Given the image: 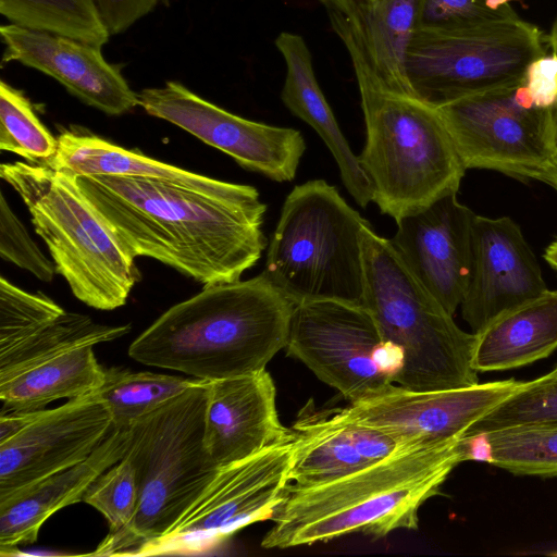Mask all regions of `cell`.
Here are the masks:
<instances>
[{
  "label": "cell",
  "instance_id": "obj_10",
  "mask_svg": "<svg viewBox=\"0 0 557 557\" xmlns=\"http://www.w3.org/2000/svg\"><path fill=\"white\" fill-rule=\"evenodd\" d=\"M436 109L466 170L540 181L557 154L550 110L535 104L524 82Z\"/></svg>",
  "mask_w": 557,
  "mask_h": 557
},
{
  "label": "cell",
  "instance_id": "obj_44",
  "mask_svg": "<svg viewBox=\"0 0 557 557\" xmlns=\"http://www.w3.org/2000/svg\"><path fill=\"white\" fill-rule=\"evenodd\" d=\"M549 110L553 125L554 143L557 152V102Z\"/></svg>",
  "mask_w": 557,
  "mask_h": 557
},
{
  "label": "cell",
  "instance_id": "obj_40",
  "mask_svg": "<svg viewBox=\"0 0 557 557\" xmlns=\"http://www.w3.org/2000/svg\"><path fill=\"white\" fill-rule=\"evenodd\" d=\"M39 410L10 411L0 416V444L24 430L37 416Z\"/></svg>",
  "mask_w": 557,
  "mask_h": 557
},
{
  "label": "cell",
  "instance_id": "obj_38",
  "mask_svg": "<svg viewBox=\"0 0 557 557\" xmlns=\"http://www.w3.org/2000/svg\"><path fill=\"white\" fill-rule=\"evenodd\" d=\"M536 106L550 109L557 102V54L545 53L532 61L524 76Z\"/></svg>",
  "mask_w": 557,
  "mask_h": 557
},
{
  "label": "cell",
  "instance_id": "obj_25",
  "mask_svg": "<svg viewBox=\"0 0 557 557\" xmlns=\"http://www.w3.org/2000/svg\"><path fill=\"white\" fill-rule=\"evenodd\" d=\"M292 429L296 435L290 470L294 487L329 483L370 465L331 410H314L311 400L301 409Z\"/></svg>",
  "mask_w": 557,
  "mask_h": 557
},
{
  "label": "cell",
  "instance_id": "obj_33",
  "mask_svg": "<svg viewBox=\"0 0 557 557\" xmlns=\"http://www.w3.org/2000/svg\"><path fill=\"white\" fill-rule=\"evenodd\" d=\"M64 309L41 292L29 293L0 278V351L7 350Z\"/></svg>",
  "mask_w": 557,
  "mask_h": 557
},
{
  "label": "cell",
  "instance_id": "obj_39",
  "mask_svg": "<svg viewBox=\"0 0 557 557\" xmlns=\"http://www.w3.org/2000/svg\"><path fill=\"white\" fill-rule=\"evenodd\" d=\"M161 0H97L111 35H119L152 12Z\"/></svg>",
  "mask_w": 557,
  "mask_h": 557
},
{
  "label": "cell",
  "instance_id": "obj_43",
  "mask_svg": "<svg viewBox=\"0 0 557 557\" xmlns=\"http://www.w3.org/2000/svg\"><path fill=\"white\" fill-rule=\"evenodd\" d=\"M546 42L550 48L552 52L557 54V20L553 24L549 34L546 36Z\"/></svg>",
  "mask_w": 557,
  "mask_h": 557
},
{
  "label": "cell",
  "instance_id": "obj_18",
  "mask_svg": "<svg viewBox=\"0 0 557 557\" xmlns=\"http://www.w3.org/2000/svg\"><path fill=\"white\" fill-rule=\"evenodd\" d=\"M0 37L3 62H17L54 78L89 107L122 115L139 106L138 92L120 67L104 59L101 47L10 23L1 25Z\"/></svg>",
  "mask_w": 557,
  "mask_h": 557
},
{
  "label": "cell",
  "instance_id": "obj_32",
  "mask_svg": "<svg viewBox=\"0 0 557 557\" xmlns=\"http://www.w3.org/2000/svg\"><path fill=\"white\" fill-rule=\"evenodd\" d=\"M517 425H557V364L542 376L522 381L507 399L465 434Z\"/></svg>",
  "mask_w": 557,
  "mask_h": 557
},
{
  "label": "cell",
  "instance_id": "obj_7",
  "mask_svg": "<svg viewBox=\"0 0 557 557\" xmlns=\"http://www.w3.org/2000/svg\"><path fill=\"white\" fill-rule=\"evenodd\" d=\"M362 305L385 342L399 355L394 383L412 391H440L479 382L471 366L474 333L453 315L416 277L389 239L362 230Z\"/></svg>",
  "mask_w": 557,
  "mask_h": 557
},
{
  "label": "cell",
  "instance_id": "obj_19",
  "mask_svg": "<svg viewBox=\"0 0 557 557\" xmlns=\"http://www.w3.org/2000/svg\"><path fill=\"white\" fill-rule=\"evenodd\" d=\"M205 446L223 467L285 437L276 409V388L267 370L206 381Z\"/></svg>",
  "mask_w": 557,
  "mask_h": 557
},
{
  "label": "cell",
  "instance_id": "obj_35",
  "mask_svg": "<svg viewBox=\"0 0 557 557\" xmlns=\"http://www.w3.org/2000/svg\"><path fill=\"white\" fill-rule=\"evenodd\" d=\"M517 17L509 4L490 10L484 0H421L419 28L461 30Z\"/></svg>",
  "mask_w": 557,
  "mask_h": 557
},
{
  "label": "cell",
  "instance_id": "obj_24",
  "mask_svg": "<svg viewBox=\"0 0 557 557\" xmlns=\"http://www.w3.org/2000/svg\"><path fill=\"white\" fill-rule=\"evenodd\" d=\"M104 372L92 345L77 347L0 383V400L8 412L40 410L96 392Z\"/></svg>",
  "mask_w": 557,
  "mask_h": 557
},
{
  "label": "cell",
  "instance_id": "obj_6",
  "mask_svg": "<svg viewBox=\"0 0 557 557\" xmlns=\"http://www.w3.org/2000/svg\"><path fill=\"white\" fill-rule=\"evenodd\" d=\"M0 176L23 200L73 295L98 310L124 306L140 280L135 257L83 194L76 175L16 161L2 163Z\"/></svg>",
  "mask_w": 557,
  "mask_h": 557
},
{
  "label": "cell",
  "instance_id": "obj_47",
  "mask_svg": "<svg viewBox=\"0 0 557 557\" xmlns=\"http://www.w3.org/2000/svg\"><path fill=\"white\" fill-rule=\"evenodd\" d=\"M368 1H377V0H368Z\"/></svg>",
  "mask_w": 557,
  "mask_h": 557
},
{
  "label": "cell",
  "instance_id": "obj_41",
  "mask_svg": "<svg viewBox=\"0 0 557 557\" xmlns=\"http://www.w3.org/2000/svg\"><path fill=\"white\" fill-rule=\"evenodd\" d=\"M540 181L545 182L557 190V156L553 159L550 164L545 169L540 177Z\"/></svg>",
  "mask_w": 557,
  "mask_h": 557
},
{
  "label": "cell",
  "instance_id": "obj_16",
  "mask_svg": "<svg viewBox=\"0 0 557 557\" xmlns=\"http://www.w3.org/2000/svg\"><path fill=\"white\" fill-rule=\"evenodd\" d=\"M449 193L396 220L392 245L416 277L454 315L468 285L475 213Z\"/></svg>",
  "mask_w": 557,
  "mask_h": 557
},
{
  "label": "cell",
  "instance_id": "obj_13",
  "mask_svg": "<svg viewBox=\"0 0 557 557\" xmlns=\"http://www.w3.org/2000/svg\"><path fill=\"white\" fill-rule=\"evenodd\" d=\"M138 99L149 115L188 132L228 154L246 170L280 183L290 182L296 176L306 143L295 128L233 114L176 81L144 88Z\"/></svg>",
  "mask_w": 557,
  "mask_h": 557
},
{
  "label": "cell",
  "instance_id": "obj_12",
  "mask_svg": "<svg viewBox=\"0 0 557 557\" xmlns=\"http://www.w3.org/2000/svg\"><path fill=\"white\" fill-rule=\"evenodd\" d=\"M296 435L220 467L197 500L144 555L197 549L250 523L271 520L290 484Z\"/></svg>",
  "mask_w": 557,
  "mask_h": 557
},
{
  "label": "cell",
  "instance_id": "obj_15",
  "mask_svg": "<svg viewBox=\"0 0 557 557\" xmlns=\"http://www.w3.org/2000/svg\"><path fill=\"white\" fill-rule=\"evenodd\" d=\"M113 429L94 392L54 409H40L20 433L0 444V498L85 460Z\"/></svg>",
  "mask_w": 557,
  "mask_h": 557
},
{
  "label": "cell",
  "instance_id": "obj_26",
  "mask_svg": "<svg viewBox=\"0 0 557 557\" xmlns=\"http://www.w3.org/2000/svg\"><path fill=\"white\" fill-rule=\"evenodd\" d=\"M421 0H354L358 25L376 73L392 88L412 94L407 57L419 28Z\"/></svg>",
  "mask_w": 557,
  "mask_h": 557
},
{
  "label": "cell",
  "instance_id": "obj_34",
  "mask_svg": "<svg viewBox=\"0 0 557 557\" xmlns=\"http://www.w3.org/2000/svg\"><path fill=\"white\" fill-rule=\"evenodd\" d=\"M83 502L104 516L109 533H115L127 525L138 504L136 474L131 461L123 457L102 473L85 493Z\"/></svg>",
  "mask_w": 557,
  "mask_h": 557
},
{
  "label": "cell",
  "instance_id": "obj_11",
  "mask_svg": "<svg viewBox=\"0 0 557 557\" xmlns=\"http://www.w3.org/2000/svg\"><path fill=\"white\" fill-rule=\"evenodd\" d=\"M285 349L349 403L394 383L399 370L398 351L363 305H296Z\"/></svg>",
  "mask_w": 557,
  "mask_h": 557
},
{
  "label": "cell",
  "instance_id": "obj_29",
  "mask_svg": "<svg viewBox=\"0 0 557 557\" xmlns=\"http://www.w3.org/2000/svg\"><path fill=\"white\" fill-rule=\"evenodd\" d=\"M199 381L113 367L106 368L103 382L96 393L110 411L113 429L124 430Z\"/></svg>",
  "mask_w": 557,
  "mask_h": 557
},
{
  "label": "cell",
  "instance_id": "obj_46",
  "mask_svg": "<svg viewBox=\"0 0 557 557\" xmlns=\"http://www.w3.org/2000/svg\"><path fill=\"white\" fill-rule=\"evenodd\" d=\"M547 555L557 556V552L548 553Z\"/></svg>",
  "mask_w": 557,
  "mask_h": 557
},
{
  "label": "cell",
  "instance_id": "obj_27",
  "mask_svg": "<svg viewBox=\"0 0 557 557\" xmlns=\"http://www.w3.org/2000/svg\"><path fill=\"white\" fill-rule=\"evenodd\" d=\"M131 325H104L90 317L63 311L7 350L0 351V383L69 350L126 335Z\"/></svg>",
  "mask_w": 557,
  "mask_h": 557
},
{
  "label": "cell",
  "instance_id": "obj_9",
  "mask_svg": "<svg viewBox=\"0 0 557 557\" xmlns=\"http://www.w3.org/2000/svg\"><path fill=\"white\" fill-rule=\"evenodd\" d=\"M545 44L546 36L520 17L461 30L419 28L408 50V83L416 97L440 108L523 83Z\"/></svg>",
  "mask_w": 557,
  "mask_h": 557
},
{
  "label": "cell",
  "instance_id": "obj_2",
  "mask_svg": "<svg viewBox=\"0 0 557 557\" xmlns=\"http://www.w3.org/2000/svg\"><path fill=\"white\" fill-rule=\"evenodd\" d=\"M463 461L468 453L461 435L405 446L329 483L289 484L261 546L289 548L349 534L381 539L401 529L417 530L422 505Z\"/></svg>",
  "mask_w": 557,
  "mask_h": 557
},
{
  "label": "cell",
  "instance_id": "obj_3",
  "mask_svg": "<svg viewBox=\"0 0 557 557\" xmlns=\"http://www.w3.org/2000/svg\"><path fill=\"white\" fill-rule=\"evenodd\" d=\"M329 17L356 74L366 124L358 159L373 202L396 221L457 193L466 168L437 109L383 82L350 10L336 9Z\"/></svg>",
  "mask_w": 557,
  "mask_h": 557
},
{
  "label": "cell",
  "instance_id": "obj_42",
  "mask_svg": "<svg viewBox=\"0 0 557 557\" xmlns=\"http://www.w3.org/2000/svg\"><path fill=\"white\" fill-rule=\"evenodd\" d=\"M545 261L557 271V240L553 242L544 252Z\"/></svg>",
  "mask_w": 557,
  "mask_h": 557
},
{
  "label": "cell",
  "instance_id": "obj_8",
  "mask_svg": "<svg viewBox=\"0 0 557 557\" xmlns=\"http://www.w3.org/2000/svg\"><path fill=\"white\" fill-rule=\"evenodd\" d=\"M369 223L324 180L296 185L270 235L261 273L295 306L362 305V230Z\"/></svg>",
  "mask_w": 557,
  "mask_h": 557
},
{
  "label": "cell",
  "instance_id": "obj_21",
  "mask_svg": "<svg viewBox=\"0 0 557 557\" xmlns=\"http://www.w3.org/2000/svg\"><path fill=\"white\" fill-rule=\"evenodd\" d=\"M57 138V154L46 166L66 170L75 175H120L157 180L222 198H242L258 193L251 185L203 176L127 150L88 131L65 128Z\"/></svg>",
  "mask_w": 557,
  "mask_h": 557
},
{
  "label": "cell",
  "instance_id": "obj_23",
  "mask_svg": "<svg viewBox=\"0 0 557 557\" xmlns=\"http://www.w3.org/2000/svg\"><path fill=\"white\" fill-rule=\"evenodd\" d=\"M557 349V290L510 308L474 332L471 366L476 372L521 368Z\"/></svg>",
  "mask_w": 557,
  "mask_h": 557
},
{
  "label": "cell",
  "instance_id": "obj_1",
  "mask_svg": "<svg viewBox=\"0 0 557 557\" xmlns=\"http://www.w3.org/2000/svg\"><path fill=\"white\" fill-rule=\"evenodd\" d=\"M76 180L135 258L158 260L203 286L240 280L268 246L259 191L222 198L149 178Z\"/></svg>",
  "mask_w": 557,
  "mask_h": 557
},
{
  "label": "cell",
  "instance_id": "obj_45",
  "mask_svg": "<svg viewBox=\"0 0 557 557\" xmlns=\"http://www.w3.org/2000/svg\"><path fill=\"white\" fill-rule=\"evenodd\" d=\"M510 1H521V0H484L485 7L490 10H498L502 7L508 4Z\"/></svg>",
  "mask_w": 557,
  "mask_h": 557
},
{
  "label": "cell",
  "instance_id": "obj_30",
  "mask_svg": "<svg viewBox=\"0 0 557 557\" xmlns=\"http://www.w3.org/2000/svg\"><path fill=\"white\" fill-rule=\"evenodd\" d=\"M10 24L103 47L111 36L97 0H0Z\"/></svg>",
  "mask_w": 557,
  "mask_h": 557
},
{
  "label": "cell",
  "instance_id": "obj_20",
  "mask_svg": "<svg viewBox=\"0 0 557 557\" xmlns=\"http://www.w3.org/2000/svg\"><path fill=\"white\" fill-rule=\"evenodd\" d=\"M128 447V429H112L82 462L34 481L0 498V549L11 555L32 544L46 520L58 510L83 502L91 484L117 463Z\"/></svg>",
  "mask_w": 557,
  "mask_h": 557
},
{
  "label": "cell",
  "instance_id": "obj_5",
  "mask_svg": "<svg viewBox=\"0 0 557 557\" xmlns=\"http://www.w3.org/2000/svg\"><path fill=\"white\" fill-rule=\"evenodd\" d=\"M206 381L128 428L124 455L135 469L138 504L132 521L108 533L89 555H144L171 531L210 484L219 466L205 446Z\"/></svg>",
  "mask_w": 557,
  "mask_h": 557
},
{
  "label": "cell",
  "instance_id": "obj_36",
  "mask_svg": "<svg viewBox=\"0 0 557 557\" xmlns=\"http://www.w3.org/2000/svg\"><path fill=\"white\" fill-rule=\"evenodd\" d=\"M0 257L30 272L45 283H51L57 272L54 263L44 255L30 237L2 191L0 194Z\"/></svg>",
  "mask_w": 557,
  "mask_h": 557
},
{
  "label": "cell",
  "instance_id": "obj_28",
  "mask_svg": "<svg viewBox=\"0 0 557 557\" xmlns=\"http://www.w3.org/2000/svg\"><path fill=\"white\" fill-rule=\"evenodd\" d=\"M463 437L469 460L516 475L557 476V425H517Z\"/></svg>",
  "mask_w": 557,
  "mask_h": 557
},
{
  "label": "cell",
  "instance_id": "obj_17",
  "mask_svg": "<svg viewBox=\"0 0 557 557\" xmlns=\"http://www.w3.org/2000/svg\"><path fill=\"white\" fill-rule=\"evenodd\" d=\"M547 290L535 255L509 218L474 215L472 259L461 301L473 333L499 313Z\"/></svg>",
  "mask_w": 557,
  "mask_h": 557
},
{
  "label": "cell",
  "instance_id": "obj_4",
  "mask_svg": "<svg viewBox=\"0 0 557 557\" xmlns=\"http://www.w3.org/2000/svg\"><path fill=\"white\" fill-rule=\"evenodd\" d=\"M294 308L262 273L207 285L162 313L128 355L205 381L252 374L286 347Z\"/></svg>",
  "mask_w": 557,
  "mask_h": 557
},
{
  "label": "cell",
  "instance_id": "obj_37",
  "mask_svg": "<svg viewBox=\"0 0 557 557\" xmlns=\"http://www.w3.org/2000/svg\"><path fill=\"white\" fill-rule=\"evenodd\" d=\"M333 417L343 426L357 451L370 463L385 459L401 449L406 444L393 434L370 424L343 417L331 409Z\"/></svg>",
  "mask_w": 557,
  "mask_h": 557
},
{
  "label": "cell",
  "instance_id": "obj_31",
  "mask_svg": "<svg viewBox=\"0 0 557 557\" xmlns=\"http://www.w3.org/2000/svg\"><path fill=\"white\" fill-rule=\"evenodd\" d=\"M0 149L30 164L48 165L58 151V138L38 119L25 94L0 82Z\"/></svg>",
  "mask_w": 557,
  "mask_h": 557
},
{
  "label": "cell",
  "instance_id": "obj_22",
  "mask_svg": "<svg viewBox=\"0 0 557 557\" xmlns=\"http://www.w3.org/2000/svg\"><path fill=\"white\" fill-rule=\"evenodd\" d=\"M275 46L286 64L281 92L283 103L322 138L338 165L344 186L355 201L366 208L373 201V186L320 88L305 39L300 35L282 32L275 39Z\"/></svg>",
  "mask_w": 557,
  "mask_h": 557
},
{
  "label": "cell",
  "instance_id": "obj_14",
  "mask_svg": "<svg viewBox=\"0 0 557 557\" xmlns=\"http://www.w3.org/2000/svg\"><path fill=\"white\" fill-rule=\"evenodd\" d=\"M521 382L511 377L440 391H412L389 383L336 410L406 444H432L463 435Z\"/></svg>",
  "mask_w": 557,
  "mask_h": 557
}]
</instances>
